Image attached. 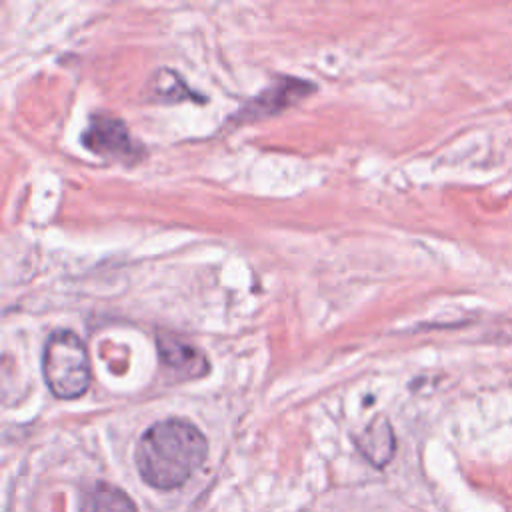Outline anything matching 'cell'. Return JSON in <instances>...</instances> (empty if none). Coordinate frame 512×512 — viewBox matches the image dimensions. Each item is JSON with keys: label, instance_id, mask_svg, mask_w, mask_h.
Wrapping results in <instances>:
<instances>
[{"label": "cell", "instance_id": "2", "mask_svg": "<svg viewBox=\"0 0 512 512\" xmlns=\"http://www.w3.org/2000/svg\"><path fill=\"white\" fill-rule=\"evenodd\" d=\"M42 376L56 398H80L90 386V358L72 330H54L42 352Z\"/></svg>", "mask_w": 512, "mask_h": 512}, {"label": "cell", "instance_id": "5", "mask_svg": "<svg viewBox=\"0 0 512 512\" xmlns=\"http://www.w3.org/2000/svg\"><path fill=\"white\" fill-rule=\"evenodd\" d=\"M354 440L358 450L364 454V458L378 468L386 466L394 456L396 440H394L392 426L384 416H376Z\"/></svg>", "mask_w": 512, "mask_h": 512}, {"label": "cell", "instance_id": "6", "mask_svg": "<svg viewBox=\"0 0 512 512\" xmlns=\"http://www.w3.org/2000/svg\"><path fill=\"white\" fill-rule=\"evenodd\" d=\"M80 512H136V504L120 488L98 482L84 492Z\"/></svg>", "mask_w": 512, "mask_h": 512}, {"label": "cell", "instance_id": "4", "mask_svg": "<svg viewBox=\"0 0 512 512\" xmlns=\"http://www.w3.org/2000/svg\"><path fill=\"white\" fill-rule=\"evenodd\" d=\"M156 346H158L160 362L168 370L176 372V376L182 380L202 378L210 370V362L202 354V350H198L196 346H192L190 342H186L178 336L160 334L156 338Z\"/></svg>", "mask_w": 512, "mask_h": 512}, {"label": "cell", "instance_id": "3", "mask_svg": "<svg viewBox=\"0 0 512 512\" xmlns=\"http://www.w3.org/2000/svg\"><path fill=\"white\" fill-rule=\"evenodd\" d=\"M82 144L98 156L114 160H132L142 154L128 126L110 114H96L82 134Z\"/></svg>", "mask_w": 512, "mask_h": 512}, {"label": "cell", "instance_id": "1", "mask_svg": "<svg viewBox=\"0 0 512 512\" xmlns=\"http://www.w3.org/2000/svg\"><path fill=\"white\" fill-rule=\"evenodd\" d=\"M208 456L200 428L184 418L154 422L140 436L134 462L146 484L158 490L182 486Z\"/></svg>", "mask_w": 512, "mask_h": 512}]
</instances>
